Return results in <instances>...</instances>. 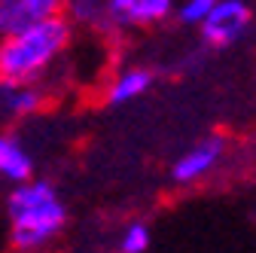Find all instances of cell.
I'll return each mask as SVG.
<instances>
[{
	"label": "cell",
	"instance_id": "obj_1",
	"mask_svg": "<svg viewBox=\"0 0 256 253\" xmlns=\"http://www.w3.org/2000/svg\"><path fill=\"white\" fill-rule=\"evenodd\" d=\"M6 232L16 253H43L68 226V204L46 177H30L6 189Z\"/></svg>",
	"mask_w": 256,
	"mask_h": 253
},
{
	"label": "cell",
	"instance_id": "obj_2",
	"mask_svg": "<svg viewBox=\"0 0 256 253\" xmlns=\"http://www.w3.org/2000/svg\"><path fill=\"white\" fill-rule=\"evenodd\" d=\"M74 22L58 12L37 24H28L0 43V76L18 82H43L68 55L74 43Z\"/></svg>",
	"mask_w": 256,
	"mask_h": 253
},
{
	"label": "cell",
	"instance_id": "obj_3",
	"mask_svg": "<svg viewBox=\"0 0 256 253\" xmlns=\"http://www.w3.org/2000/svg\"><path fill=\"white\" fill-rule=\"evenodd\" d=\"M177 16V0H107L104 30H146Z\"/></svg>",
	"mask_w": 256,
	"mask_h": 253
},
{
	"label": "cell",
	"instance_id": "obj_4",
	"mask_svg": "<svg viewBox=\"0 0 256 253\" xmlns=\"http://www.w3.org/2000/svg\"><path fill=\"white\" fill-rule=\"evenodd\" d=\"M247 28H250V6L244 0H220L198 30L208 46H232L247 34Z\"/></svg>",
	"mask_w": 256,
	"mask_h": 253
},
{
	"label": "cell",
	"instance_id": "obj_5",
	"mask_svg": "<svg viewBox=\"0 0 256 253\" xmlns=\"http://www.w3.org/2000/svg\"><path fill=\"white\" fill-rule=\"evenodd\" d=\"M222 156H226V144L222 138H202L196 140L186 152H180V159L171 165V180L186 186V183H198L204 180L208 174H214L222 162Z\"/></svg>",
	"mask_w": 256,
	"mask_h": 253
},
{
	"label": "cell",
	"instance_id": "obj_6",
	"mask_svg": "<svg viewBox=\"0 0 256 253\" xmlns=\"http://www.w3.org/2000/svg\"><path fill=\"white\" fill-rule=\"evenodd\" d=\"M46 104V92L40 82H18V80H4L0 82V113L4 122L16 125L22 119L37 116Z\"/></svg>",
	"mask_w": 256,
	"mask_h": 253
},
{
	"label": "cell",
	"instance_id": "obj_7",
	"mask_svg": "<svg viewBox=\"0 0 256 253\" xmlns=\"http://www.w3.org/2000/svg\"><path fill=\"white\" fill-rule=\"evenodd\" d=\"M61 10L64 0H0V34H16L28 24L58 16Z\"/></svg>",
	"mask_w": 256,
	"mask_h": 253
},
{
	"label": "cell",
	"instance_id": "obj_8",
	"mask_svg": "<svg viewBox=\"0 0 256 253\" xmlns=\"http://www.w3.org/2000/svg\"><path fill=\"white\" fill-rule=\"evenodd\" d=\"M34 171H37V162L28 144L16 132H4V138H0V180L6 186H16L30 180Z\"/></svg>",
	"mask_w": 256,
	"mask_h": 253
},
{
	"label": "cell",
	"instance_id": "obj_9",
	"mask_svg": "<svg viewBox=\"0 0 256 253\" xmlns=\"http://www.w3.org/2000/svg\"><path fill=\"white\" fill-rule=\"evenodd\" d=\"M152 70L140 68V64H132V68H122L110 82H107V92H104V101L110 107H125L152 88Z\"/></svg>",
	"mask_w": 256,
	"mask_h": 253
},
{
	"label": "cell",
	"instance_id": "obj_10",
	"mask_svg": "<svg viewBox=\"0 0 256 253\" xmlns=\"http://www.w3.org/2000/svg\"><path fill=\"white\" fill-rule=\"evenodd\" d=\"M61 12L80 28H107V0H64Z\"/></svg>",
	"mask_w": 256,
	"mask_h": 253
},
{
	"label": "cell",
	"instance_id": "obj_11",
	"mask_svg": "<svg viewBox=\"0 0 256 253\" xmlns=\"http://www.w3.org/2000/svg\"><path fill=\"white\" fill-rule=\"evenodd\" d=\"M150 241H152L150 226L144 220H134V223H128L119 235V253H146Z\"/></svg>",
	"mask_w": 256,
	"mask_h": 253
},
{
	"label": "cell",
	"instance_id": "obj_12",
	"mask_svg": "<svg viewBox=\"0 0 256 253\" xmlns=\"http://www.w3.org/2000/svg\"><path fill=\"white\" fill-rule=\"evenodd\" d=\"M220 0H177V22L186 28H202Z\"/></svg>",
	"mask_w": 256,
	"mask_h": 253
}]
</instances>
